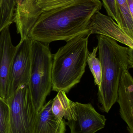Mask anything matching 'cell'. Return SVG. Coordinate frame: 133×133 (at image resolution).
<instances>
[{
    "label": "cell",
    "instance_id": "6",
    "mask_svg": "<svg viewBox=\"0 0 133 133\" xmlns=\"http://www.w3.org/2000/svg\"><path fill=\"white\" fill-rule=\"evenodd\" d=\"M31 43L32 40L27 37L20 40L17 45L7 82L6 99L20 87L28 86L31 69Z\"/></svg>",
    "mask_w": 133,
    "mask_h": 133
},
{
    "label": "cell",
    "instance_id": "20",
    "mask_svg": "<svg viewBox=\"0 0 133 133\" xmlns=\"http://www.w3.org/2000/svg\"><path fill=\"white\" fill-rule=\"evenodd\" d=\"M131 14L133 16V0H126Z\"/></svg>",
    "mask_w": 133,
    "mask_h": 133
},
{
    "label": "cell",
    "instance_id": "7",
    "mask_svg": "<svg viewBox=\"0 0 133 133\" xmlns=\"http://www.w3.org/2000/svg\"><path fill=\"white\" fill-rule=\"evenodd\" d=\"M71 102L75 118L66 122L70 133H95L105 127V116L97 112L91 104Z\"/></svg>",
    "mask_w": 133,
    "mask_h": 133
},
{
    "label": "cell",
    "instance_id": "8",
    "mask_svg": "<svg viewBox=\"0 0 133 133\" xmlns=\"http://www.w3.org/2000/svg\"><path fill=\"white\" fill-rule=\"evenodd\" d=\"M90 34L105 36L133 49V39L128 36L116 22L100 11L91 18L89 25Z\"/></svg>",
    "mask_w": 133,
    "mask_h": 133
},
{
    "label": "cell",
    "instance_id": "16",
    "mask_svg": "<svg viewBox=\"0 0 133 133\" xmlns=\"http://www.w3.org/2000/svg\"><path fill=\"white\" fill-rule=\"evenodd\" d=\"M98 50L97 46L94 47L91 53H88L87 58V62L94 78V83L98 86V90L100 89L101 83V65L99 58L96 57Z\"/></svg>",
    "mask_w": 133,
    "mask_h": 133
},
{
    "label": "cell",
    "instance_id": "18",
    "mask_svg": "<svg viewBox=\"0 0 133 133\" xmlns=\"http://www.w3.org/2000/svg\"><path fill=\"white\" fill-rule=\"evenodd\" d=\"M102 5L104 7L108 16L111 17L119 26L121 19L119 14L116 0H102Z\"/></svg>",
    "mask_w": 133,
    "mask_h": 133
},
{
    "label": "cell",
    "instance_id": "12",
    "mask_svg": "<svg viewBox=\"0 0 133 133\" xmlns=\"http://www.w3.org/2000/svg\"><path fill=\"white\" fill-rule=\"evenodd\" d=\"M52 100L44 105L37 113L34 133H65L66 122H59L52 112Z\"/></svg>",
    "mask_w": 133,
    "mask_h": 133
},
{
    "label": "cell",
    "instance_id": "17",
    "mask_svg": "<svg viewBox=\"0 0 133 133\" xmlns=\"http://www.w3.org/2000/svg\"><path fill=\"white\" fill-rule=\"evenodd\" d=\"M9 108L6 101L0 97V133H8Z\"/></svg>",
    "mask_w": 133,
    "mask_h": 133
},
{
    "label": "cell",
    "instance_id": "1",
    "mask_svg": "<svg viewBox=\"0 0 133 133\" xmlns=\"http://www.w3.org/2000/svg\"><path fill=\"white\" fill-rule=\"evenodd\" d=\"M102 6L100 0H72L44 11L28 37L47 44L57 41L67 42L89 32L91 18Z\"/></svg>",
    "mask_w": 133,
    "mask_h": 133
},
{
    "label": "cell",
    "instance_id": "21",
    "mask_svg": "<svg viewBox=\"0 0 133 133\" xmlns=\"http://www.w3.org/2000/svg\"><path fill=\"white\" fill-rule=\"evenodd\" d=\"M15 1L16 5L19 3L21 0H15Z\"/></svg>",
    "mask_w": 133,
    "mask_h": 133
},
{
    "label": "cell",
    "instance_id": "10",
    "mask_svg": "<svg viewBox=\"0 0 133 133\" xmlns=\"http://www.w3.org/2000/svg\"><path fill=\"white\" fill-rule=\"evenodd\" d=\"M17 49L12 42L9 26L0 32V97L6 99V88L12 64Z\"/></svg>",
    "mask_w": 133,
    "mask_h": 133
},
{
    "label": "cell",
    "instance_id": "5",
    "mask_svg": "<svg viewBox=\"0 0 133 133\" xmlns=\"http://www.w3.org/2000/svg\"><path fill=\"white\" fill-rule=\"evenodd\" d=\"M9 108L8 133H34L37 116L28 86H22L6 100Z\"/></svg>",
    "mask_w": 133,
    "mask_h": 133
},
{
    "label": "cell",
    "instance_id": "2",
    "mask_svg": "<svg viewBox=\"0 0 133 133\" xmlns=\"http://www.w3.org/2000/svg\"><path fill=\"white\" fill-rule=\"evenodd\" d=\"M97 39L102 72L98 101L102 110L108 113L117 101L123 73L133 68V49L121 46L115 40L103 35L97 36Z\"/></svg>",
    "mask_w": 133,
    "mask_h": 133
},
{
    "label": "cell",
    "instance_id": "3",
    "mask_svg": "<svg viewBox=\"0 0 133 133\" xmlns=\"http://www.w3.org/2000/svg\"><path fill=\"white\" fill-rule=\"evenodd\" d=\"M90 36L87 32L72 38L53 55L52 90L68 93L80 82L86 65Z\"/></svg>",
    "mask_w": 133,
    "mask_h": 133
},
{
    "label": "cell",
    "instance_id": "14",
    "mask_svg": "<svg viewBox=\"0 0 133 133\" xmlns=\"http://www.w3.org/2000/svg\"><path fill=\"white\" fill-rule=\"evenodd\" d=\"M121 19L120 28L133 39V16L131 14L126 0H116Z\"/></svg>",
    "mask_w": 133,
    "mask_h": 133
},
{
    "label": "cell",
    "instance_id": "13",
    "mask_svg": "<svg viewBox=\"0 0 133 133\" xmlns=\"http://www.w3.org/2000/svg\"><path fill=\"white\" fill-rule=\"evenodd\" d=\"M71 102L66 96V93L62 91L58 92L52 100V112L59 122H61L63 118L68 121L74 119V111Z\"/></svg>",
    "mask_w": 133,
    "mask_h": 133
},
{
    "label": "cell",
    "instance_id": "15",
    "mask_svg": "<svg viewBox=\"0 0 133 133\" xmlns=\"http://www.w3.org/2000/svg\"><path fill=\"white\" fill-rule=\"evenodd\" d=\"M15 0H3L0 8V32L13 23Z\"/></svg>",
    "mask_w": 133,
    "mask_h": 133
},
{
    "label": "cell",
    "instance_id": "22",
    "mask_svg": "<svg viewBox=\"0 0 133 133\" xmlns=\"http://www.w3.org/2000/svg\"><path fill=\"white\" fill-rule=\"evenodd\" d=\"M2 1L3 0H0V8L2 4Z\"/></svg>",
    "mask_w": 133,
    "mask_h": 133
},
{
    "label": "cell",
    "instance_id": "11",
    "mask_svg": "<svg viewBox=\"0 0 133 133\" xmlns=\"http://www.w3.org/2000/svg\"><path fill=\"white\" fill-rule=\"evenodd\" d=\"M122 119L128 126L130 133H133V79L128 70L123 72L119 82L117 101Z\"/></svg>",
    "mask_w": 133,
    "mask_h": 133
},
{
    "label": "cell",
    "instance_id": "4",
    "mask_svg": "<svg viewBox=\"0 0 133 133\" xmlns=\"http://www.w3.org/2000/svg\"><path fill=\"white\" fill-rule=\"evenodd\" d=\"M52 62L53 55L49 44L32 40L31 69L28 87L33 104L38 112L45 104L52 89Z\"/></svg>",
    "mask_w": 133,
    "mask_h": 133
},
{
    "label": "cell",
    "instance_id": "9",
    "mask_svg": "<svg viewBox=\"0 0 133 133\" xmlns=\"http://www.w3.org/2000/svg\"><path fill=\"white\" fill-rule=\"evenodd\" d=\"M42 11L37 7L36 0H21L16 5L13 22L15 24L20 40L28 37L32 28Z\"/></svg>",
    "mask_w": 133,
    "mask_h": 133
},
{
    "label": "cell",
    "instance_id": "19",
    "mask_svg": "<svg viewBox=\"0 0 133 133\" xmlns=\"http://www.w3.org/2000/svg\"><path fill=\"white\" fill-rule=\"evenodd\" d=\"M71 1L72 0H36L37 5L42 12Z\"/></svg>",
    "mask_w": 133,
    "mask_h": 133
}]
</instances>
